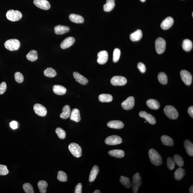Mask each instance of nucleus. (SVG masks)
Wrapping results in <instances>:
<instances>
[{
	"instance_id": "obj_20",
	"label": "nucleus",
	"mask_w": 193,
	"mask_h": 193,
	"mask_svg": "<svg viewBox=\"0 0 193 193\" xmlns=\"http://www.w3.org/2000/svg\"><path fill=\"white\" fill-rule=\"evenodd\" d=\"M74 78H75L76 81L82 85H86L88 83V79L84 77L81 74L77 72H74L73 73Z\"/></svg>"
},
{
	"instance_id": "obj_46",
	"label": "nucleus",
	"mask_w": 193,
	"mask_h": 193,
	"mask_svg": "<svg viewBox=\"0 0 193 193\" xmlns=\"http://www.w3.org/2000/svg\"><path fill=\"white\" fill-rule=\"evenodd\" d=\"M174 160L170 157H169L167 159V166L168 168L170 170H173L174 168L175 164Z\"/></svg>"
},
{
	"instance_id": "obj_27",
	"label": "nucleus",
	"mask_w": 193,
	"mask_h": 193,
	"mask_svg": "<svg viewBox=\"0 0 193 193\" xmlns=\"http://www.w3.org/2000/svg\"><path fill=\"white\" fill-rule=\"evenodd\" d=\"M69 19L73 22L76 23H82L84 21L83 18L78 14H71L69 16Z\"/></svg>"
},
{
	"instance_id": "obj_43",
	"label": "nucleus",
	"mask_w": 193,
	"mask_h": 193,
	"mask_svg": "<svg viewBox=\"0 0 193 193\" xmlns=\"http://www.w3.org/2000/svg\"><path fill=\"white\" fill-rule=\"evenodd\" d=\"M55 132L58 137L60 139H64L66 137V133L64 130L60 127H58L56 129Z\"/></svg>"
},
{
	"instance_id": "obj_51",
	"label": "nucleus",
	"mask_w": 193,
	"mask_h": 193,
	"mask_svg": "<svg viewBox=\"0 0 193 193\" xmlns=\"http://www.w3.org/2000/svg\"><path fill=\"white\" fill-rule=\"evenodd\" d=\"M10 125L11 128L13 129H16L18 128V123L16 121H13L10 123Z\"/></svg>"
},
{
	"instance_id": "obj_39",
	"label": "nucleus",
	"mask_w": 193,
	"mask_h": 193,
	"mask_svg": "<svg viewBox=\"0 0 193 193\" xmlns=\"http://www.w3.org/2000/svg\"><path fill=\"white\" fill-rule=\"evenodd\" d=\"M174 160L175 163L180 167H183L184 165V161L183 158L179 155L174 154Z\"/></svg>"
},
{
	"instance_id": "obj_40",
	"label": "nucleus",
	"mask_w": 193,
	"mask_h": 193,
	"mask_svg": "<svg viewBox=\"0 0 193 193\" xmlns=\"http://www.w3.org/2000/svg\"><path fill=\"white\" fill-rule=\"evenodd\" d=\"M158 79L160 82L163 85H166L168 82L166 74L163 72H160L158 75Z\"/></svg>"
},
{
	"instance_id": "obj_48",
	"label": "nucleus",
	"mask_w": 193,
	"mask_h": 193,
	"mask_svg": "<svg viewBox=\"0 0 193 193\" xmlns=\"http://www.w3.org/2000/svg\"><path fill=\"white\" fill-rule=\"evenodd\" d=\"M7 88L6 83L4 82H1L0 84V94H3L6 91Z\"/></svg>"
},
{
	"instance_id": "obj_18",
	"label": "nucleus",
	"mask_w": 193,
	"mask_h": 193,
	"mask_svg": "<svg viewBox=\"0 0 193 193\" xmlns=\"http://www.w3.org/2000/svg\"><path fill=\"white\" fill-rule=\"evenodd\" d=\"M54 33L57 35H61L69 32L70 28L68 26L61 25H57L54 27Z\"/></svg>"
},
{
	"instance_id": "obj_32",
	"label": "nucleus",
	"mask_w": 193,
	"mask_h": 193,
	"mask_svg": "<svg viewBox=\"0 0 193 193\" xmlns=\"http://www.w3.org/2000/svg\"><path fill=\"white\" fill-rule=\"evenodd\" d=\"M185 174V171L184 169L180 167V168L177 169L175 171L174 177L176 180H180L184 177Z\"/></svg>"
},
{
	"instance_id": "obj_33",
	"label": "nucleus",
	"mask_w": 193,
	"mask_h": 193,
	"mask_svg": "<svg viewBox=\"0 0 193 193\" xmlns=\"http://www.w3.org/2000/svg\"><path fill=\"white\" fill-rule=\"evenodd\" d=\"M37 185L40 193L47 192V188L48 186V185L46 181L41 180L38 182Z\"/></svg>"
},
{
	"instance_id": "obj_9",
	"label": "nucleus",
	"mask_w": 193,
	"mask_h": 193,
	"mask_svg": "<svg viewBox=\"0 0 193 193\" xmlns=\"http://www.w3.org/2000/svg\"><path fill=\"white\" fill-rule=\"evenodd\" d=\"M122 140L120 137L113 135L108 137L105 140V143L108 145H116L121 144Z\"/></svg>"
},
{
	"instance_id": "obj_5",
	"label": "nucleus",
	"mask_w": 193,
	"mask_h": 193,
	"mask_svg": "<svg viewBox=\"0 0 193 193\" xmlns=\"http://www.w3.org/2000/svg\"><path fill=\"white\" fill-rule=\"evenodd\" d=\"M68 149L71 153L75 157L79 158L82 156V148L77 144L70 143L68 145Z\"/></svg>"
},
{
	"instance_id": "obj_11",
	"label": "nucleus",
	"mask_w": 193,
	"mask_h": 193,
	"mask_svg": "<svg viewBox=\"0 0 193 193\" xmlns=\"http://www.w3.org/2000/svg\"><path fill=\"white\" fill-rule=\"evenodd\" d=\"M33 110L34 112L38 116L45 117L47 115V112L46 108L40 104L37 103L34 105Z\"/></svg>"
},
{
	"instance_id": "obj_47",
	"label": "nucleus",
	"mask_w": 193,
	"mask_h": 193,
	"mask_svg": "<svg viewBox=\"0 0 193 193\" xmlns=\"http://www.w3.org/2000/svg\"><path fill=\"white\" fill-rule=\"evenodd\" d=\"M9 173V171L6 166L0 165V176L6 175Z\"/></svg>"
},
{
	"instance_id": "obj_1",
	"label": "nucleus",
	"mask_w": 193,
	"mask_h": 193,
	"mask_svg": "<svg viewBox=\"0 0 193 193\" xmlns=\"http://www.w3.org/2000/svg\"><path fill=\"white\" fill-rule=\"evenodd\" d=\"M148 155L151 163L154 165L159 166L163 163L161 156L154 149H150L148 151Z\"/></svg>"
},
{
	"instance_id": "obj_22",
	"label": "nucleus",
	"mask_w": 193,
	"mask_h": 193,
	"mask_svg": "<svg viewBox=\"0 0 193 193\" xmlns=\"http://www.w3.org/2000/svg\"><path fill=\"white\" fill-rule=\"evenodd\" d=\"M53 90L54 94L58 95H63L66 92V89L64 87L61 85H54Z\"/></svg>"
},
{
	"instance_id": "obj_19",
	"label": "nucleus",
	"mask_w": 193,
	"mask_h": 193,
	"mask_svg": "<svg viewBox=\"0 0 193 193\" xmlns=\"http://www.w3.org/2000/svg\"><path fill=\"white\" fill-rule=\"evenodd\" d=\"M108 127L110 128L121 129L124 126V124L121 121H118V120H114L108 122L107 124Z\"/></svg>"
},
{
	"instance_id": "obj_56",
	"label": "nucleus",
	"mask_w": 193,
	"mask_h": 193,
	"mask_svg": "<svg viewBox=\"0 0 193 193\" xmlns=\"http://www.w3.org/2000/svg\"><path fill=\"white\" fill-rule=\"evenodd\" d=\"M192 17H193V13H192Z\"/></svg>"
},
{
	"instance_id": "obj_6",
	"label": "nucleus",
	"mask_w": 193,
	"mask_h": 193,
	"mask_svg": "<svg viewBox=\"0 0 193 193\" xmlns=\"http://www.w3.org/2000/svg\"><path fill=\"white\" fill-rule=\"evenodd\" d=\"M166 47V42L164 39L162 38H158L155 42V48L157 53L158 54L163 53L165 52Z\"/></svg>"
},
{
	"instance_id": "obj_29",
	"label": "nucleus",
	"mask_w": 193,
	"mask_h": 193,
	"mask_svg": "<svg viewBox=\"0 0 193 193\" xmlns=\"http://www.w3.org/2000/svg\"><path fill=\"white\" fill-rule=\"evenodd\" d=\"M110 156L117 158H122L125 156V152L123 150H114L110 151L108 152Z\"/></svg>"
},
{
	"instance_id": "obj_24",
	"label": "nucleus",
	"mask_w": 193,
	"mask_h": 193,
	"mask_svg": "<svg viewBox=\"0 0 193 193\" xmlns=\"http://www.w3.org/2000/svg\"><path fill=\"white\" fill-rule=\"evenodd\" d=\"M143 37V33L141 30H138L131 34L130 36L131 41L135 42L139 41Z\"/></svg>"
},
{
	"instance_id": "obj_3",
	"label": "nucleus",
	"mask_w": 193,
	"mask_h": 193,
	"mask_svg": "<svg viewBox=\"0 0 193 193\" xmlns=\"http://www.w3.org/2000/svg\"><path fill=\"white\" fill-rule=\"evenodd\" d=\"M164 112L167 117L172 120L177 119L178 114L177 110L172 105H167L164 109Z\"/></svg>"
},
{
	"instance_id": "obj_13",
	"label": "nucleus",
	"mask_w": 193,
	"mask_h": 193,
	"mask_svg": "<svg viewBox=\"0 0 193 193\" xmlns=\"http://www.w3.org/2000/svg\"><path fill=\"white\" fill-rule=\"evenodd\" d=\"M33 3L38 8L47 10L50 8V3L47 0H34Z\"/></svg>"
},
{
	"instance_id": "obj_34",
	"label": "nucleus",
	"mask_w": 193,
	"mask_h": 193,
	"mask_svg": "<svg viewBox=\"0 0 193 193\" xmlns=\"http://www.w3.org/2000/svg\"><path fill=\"white\" fill-rule=\"evenodd\" d=\"M27 59L31 62H34L38 59V53L37 51L32 50L27 54L26 56Z\"/></svg>"
},
{
	"instance_id": "obj_42",
	"label": "nucleus",
	"mask_w": 193,
	"mask_h": 193,
	"mask_svg": "<svg viewBox=\"0 0 193 193\" xmlns=\"http://www.w3.org/2000/svg\"><path fill=\"white\" fill-rule=\"evenodd\" d=\"M24 191L26 193H34V191L33 187L30 183H26L24 184L23 185Z\"/></svg>"
},
{
	"instance_id": "obj_12",
	"label": "nucleus",
	"mask_w": 193,
	"mask_h": 193,
	"mask_svg": "<svg viewBox=\"0 0 193 193\" xmlns=\"http://www.w3.org/2000/svg\"><path fill=\"white\" fill-rule=\"evenodd\" d=\"M134 105V98L133 96H129L121 104L122 107L125 110H130L133 108Z\"/></svg>"
},
{
	"instance_id": "obj_49",
	"label": "nucleus",
	"mask_w": 193,
	"mask_h": 193,
	"mask_svg": "<svg viewBox=\"0 0 193 193\" xmlns=\"http://www.w3.org/2000/svg\"><path fill=\"white\" fill-rule=\"evenodd\" d=\"M137 67L142 73H144L146 71V67L144 64L142 62H139L138 64Z\"/></svg>"
},
{
	"instance_id": "obj_14",
	"label": "nucleus",
	"mask_w": 193,
	"mask_h": 193,
	"mask_svg": "<svg viewBox=\"0 0 193 193\" xmlns=\"http://www.w3.org/2000/svg\"><path fill=\"white\" fill-rule=\"evenodd\" d=\"M97 62L100 65H104L108 61V53L106 51L102 50L98 53L97 55Z\"/></svg>"
},
{
	"instance_id": "obj_21",
	"label": "nucleus",
	"mask_w": 193,
	"mask_h": 193,
	"mask_svg": "<svg viewBox=\"0 0 193 193\" xmlns=\"http://www.w3.org/2000/svg\"><path fill=\"white\" fill-rule=\"evenodd\" d=\"M70 118L71 120L78 122L81 120V118L80 116V112L78 109H73L71 113Z\"/></svg>"
},
{
	"instance_id": "obj_44",
	"label": "nucleus",
	"mask_w": 193,
	"mask_h": 193,
	"mask_svg": "<svg viewBox=\"0 0 193 193\" xmlns=\"http://www.w3.org/2000/svg\"><path fill=\"white\" fill-rule=\"evenodd\" d=\"M121 55V51L119 49L115 48L114 49L113 53V61L114 62L116 63L119 60Z\"/></svg>"
},
{
	"instance_id": "obj_54",
	"label": "nucleus",
	"mask_w": 193,
	"mask_h": 193,
	"mask_svg": "<svg viewBox=\"0 0 193 193\" xmlns=\"http://www.w3.org/2000/svg\"><path fill=\"white\" fill-rule=\"evenodd\" d=\"M101 193V192H100V191L98 190H96L95 191H94V192H93V193Z\"/></svg>"
},
{
	"instance_id": "obj_17",
	"label": "nucleus",
	"mask_w": 193,
	"mask_h": 193,
	"mask_svg": "<svg viewBox=\"0 0 193 193\" xmlns=\"http://www.w3.org/2000/svg\"><path fill=\"white\" fill-rule=\"evenodd\" d=\"M75 41V39L73 37H67L62 42L60 45V47L62 49L68 48L73 44Z\"/></svg>"
},
{
	"instance_id": "obj_10",
	"label": "nucleus",
	"mask_w": 193,
	"mask_h": 193,
	"mask_svg": "<svg viewBox=\"0 0 193 193\" xmlns=\"http://www.w3.org/2000/svg\"><path fill=\"white\" fill-rule=\"evenodd\" d=\"M180 76L182 80L186 85H191L192 82V76L190 72L185 70H182L180 72Z\"/></svg>"
},
{
	"instance_id": "obj_2",
	"label": "nucleus",
	"mask_w": 193,
	"mask_h": 193,
	"mask_svg": "<svg viewBox=\"0 0 193 193\" xmlns=\"http://www.w3.org/2000/svg\"><path fill=\"white\" fill-rule=\"evenodd\" d=\"M21 45L19 40L16 39H10L5 42L4 46L7 50L13 51L17 50L19 48Z\"/></svg>"
},
{
	"instance_id": "obj_8",
	"label": "nucleus",
	"mask_w": 193,
	"mask_h": 193,
	"mask_svg": "<svg viewBox=\"0 0 193 193\" xmlns=\"http://www.w3.org/2000/svg\"><path fill=\"white\" fill-rule=\"evenodd\" d=\"M127 82L126 78L123 76H115L111 80V83L114 86H123Z\"/></svg>"
},
{
	"instance_id": "obj_52",
	"label": "nucleus",
	"mask_w": 193,
	"mask_h": 193,
	"mask_svg": "<svg viewBox=\"0 0 193 193\" xmlns=\"http://www.w3.org/2000/svg\"><path fill=\"white\" fill-rule=\"evenodd\" d=\"M188 113L191 117H193V107L191 106L188 108Z\"/></svg>"
},
{
	"instance_id": "obj_35",
	"label": "nucleus",
	"mask_w": 193,
	"mask_h": 193,
	"mask_svg": "<svg viewBox=\"0 0 193 193\" xmlns=\"http://www.w3.org/2000/svg\"><path fill=\"white\" fill-rule=\"evenodd\" d=\"M98 99L102 102H110L112 101L113 97L110 94H102L99 96Z\"/></svg>"
},
{
	"instance_id": "obj_50",
	"label": "nucleus",
	"mask_w": 193,
	"mask_h": 193,
	"mask_svg": "<svg viewBox=\"0 0 193 193\" xmlns=\"http://www.w3.org/2000/svg\"><path fill=\"white\" fill-rule=\"evenodd\" d=\"M74 193H82V185L81 183H78V184L76 185L75 187V190H74Z\"/></svg>"
},
{
	"instance_id": "obj_4",
	"label": "nucleus",
	"mask_w": 193,
	"mask_h": 193,
	"mask_svg": "<svg viewBox=\"0 0 193 193\" xmlns=\"http://www.w3.org/2000/svg\"><path fill=\"white\" fill-rule=\"evenodd\" d=\"M6 16L7 19L12 22L19 21L22 17V14L19 11L12 10H9Z\"/></svg>"
},
{
	"instance_id": "obj_16",
	"label": "nucleus",
	"mask_w": 193,
	"mask_h": 193,
	"mask_svg": "<svg viewBox=\"0 0 193 193\" xmlns=\"http://www.w3.org/2000/svg\"><path fill=\"white\" fill-rule=\"evenodd\" d=\"M174 23V20L172 17H167L162 22L161 24V28L163 30H168L172 27Z\"/></svg>"
},
{
	"instance_id": "obj_55",
	"label": "nucleus",
	"mask_w": 193,
	"mask_h": 193,
	"mask_svg": "<svg viewBox=\"0 0 193 193\" xmlns=\"http://www.w3.org/2000/svg\"><path fill=\"white\" fill-rule=\"evenodd\" d=\"M140 1H141L142 2H145V0H140Z\"/></svg>"
},
{
	"instance_id": "obj_45",
	"label": "nucleus",
	"mask_w": 193,
	"mask_h": 193,
	"mask_svg": "<svg viewBox=\"0 0 193 193\" xmlns=\"http://www.w3.org/2000/svg\"><path fill=\"white\" fill-rule=\"evenodd\" d=\"M15 81L18 83H22L24 81V76L22 74L19 72H16L14 74Z\"/></svg>"
},
{
	"instance_id": "obj_30",
	"label": "nucleus",
	"mask_w": 193,
	"mask_h": 193,
	"mask_svg": "<svg viewBox=\"0 0 193 193\" xmlns=\"http://www.w3.org/2000/svg\"><path fill=\"white\" fill-rule=\"evenodd\" d=\"M114 1V0H107L106 3L103 5V9L105 11H111L115 6Z\"/></svg>"
},
{
	"instance_id": "obj_23",
	"label": "nucleus",
	"mask_w": 193,
	"mask_h": 193,
	"mask_svg": "<svg viewBox=\"0 0 193 193\" xmlns=\"http://www.w3.org/2000/svg\"><path fill=\"white\" fill-rule=\"evenodd\" d=\"M99 171V167L95 165L93 167L92 170L91 171L90 176H89V181L91 183L95 180Z\"/></svg>"
},
{
	"instance_id": "obj_25",
	"label": "nucleus",
	"mask_w": 193,
	"mask_h": 193,
	"mask_svg": "<svg viewBox=\"0 0 193 193\" xmlns=\"http://www.w3.org/2000/svg\"><path fill=\"white\" fill-rule=\"evenodd\" d=\"M146 104L149 108L152 109V110H158L160 107L159 103L156 100L154 99L148 100L147 101Z\"/></svg>"
},
{
	"instance_id": "obj_28",
	"label": "nucleus",
	"mask_w": 193,
	"mask_h": 193,
	"mask_svg": "<svg viewBox=\"0 0 193 193\" xmlns=\"http://www.w3.org/2000/svg\"><path fill=\"white\" fill-rule=\"evenodd\" d=\"M71 109L68 105H65L62 109V112L60 114V117L63 119H67L70 117Z\"/></svg>"
},
{
	"instance_id": "obj_53",
	"label": "nucleus",
	"mask_w": 193,
	"mask_h": 193,
	"mask_svg": "<svg viewBox=\"0 0 193 193\" xmlns=\"http://www.w3.org/2000/svg\"><path fill=\"white\" fill-rule=\"evenodd\" d=\"M193 186L192 185L190 187V189H189V192L191 193H193Z\"/></svg>"
},
{
	"instance_id": "obj_41",
	"label": "nucleus",
	"mask_w": 193,
	"mask_h": 193,
	"mask_svg": "<svg viewBox=\"0 0 193 193\" xmlns=\"http://www.w3.org/2000/svg\"><path fill=\"white\" fill-rule=\"evenodd\" d=\"M57 178L59 181L65 182L67 180V176L66 173L63 171H60L58 173Z\"/></svg>"
},
{
	"instance_id": "obj_31",
	"label": "nucleus",
	"mask_w": 193,
	"mask_h": 193,
	"mask_svg": "<svg viewBox=\"0 0 193 193\" xmlns=\"http://www.w3.org/2000/svg\"><path fill=\"white\" fill-rule=\"evenodd\" d=\"M161 140L164 145L167 146H172L174 145L173 140L170 137L163 135L161 137Z\"/></svg>"
},
{
	"instance_id": "obj_37",
	"label": "nucleus",
	"mask_w": 193,
	"mask_h": 193,
	"mask_svg": "<svg viewBox=\"0 0 193 193\" xmlns=\"http://www.w3.org/2000/svg\"><path fill=\"white\" fill-rule=\"evenodd\" d=\"M193 47L192 41L189 39H185L183 42V48L184 50L186 52L190 51Z\"/></svg>"
},
{
	"instance_id": "obj_36",
	"label": "nucleus",
	"mask_w": 193,
	"mask_h": 193,
	"mask_svg": "<svg viewBox=\"0 0 193 193\" xmlns=\"http://www.w3.org/2000/svg\"><path fill=\"white\" fill-rule=\"evenodd\" d=\"M44 74L47 77L53 78L55 77L57 73L55 70L50 67H49L44 71Z\"/></svg>"
},
{
	"instance_id": "obj_15",
	"label": "nucleus",
	"mask_w": 193,
	"mask_h": 193,
	"mask_svg": "<svg viewBox=\"0 0 193 193\" xmlns=\"http://www.w3.org/2000/svg\"><path fill=\"white\" fill-rule=\"evenodd\" d=\"M139 116L140 117L145 118L151 124L154 125L156 123V120L154 117L144 111L140 112L139 113Z\"/></svg>"
},
{
	"instance_id": "obj_7",
	"label": "nucleus",
	"mask_w": 193,
	"mask_h": 193,
	"mask_svg": "<svg viewBox=\"0 0 193 193\" xmlns=\"http://www.w3.org/2000/svg\"><path fill=\"white\" fill-rule=\"evenodd\" d=\"M142 185L141 177L138 173L134 174L133 177L132 181V188L133 192L134 193L138 192V189Z\"/></svg>"
},
{
	"instance_id": "obj_38",
	"label": "nucleus",
	"mask_w": 193,
	"mask_h": 193,
	"mask_svg": "<svg viewBox=\"0 0 193 193\" xmlns=\"http://www.w3.org/2000/svg\"><path fill=\"white\" fill-rule=\"evenodd\" d=\"M120 181L124 186L127 189H130L131 186V184L130 179L126 177L121 176L120 177Z\"/></svg>"
},
{
	"instance_id": "obj_57",
	"label": "nucleus",
	"mask_w": 193,
	"mask_h": 193,
	"mask_svg": "<svg viewBox=\"0 0 193 193\" xmlns=\"http://www.w3.org/2000/svg\"><path fill=\"white\" fill-rule=\"evenodd\" d=\"M146 122H147V121H145V123H146Z\"/></svg>"
},
{
	"instance_id": "obj_26",
	"label": "nucleus",
	"mask_w": 193,
	"mask_h": 193,
	"mask_svg": "<svg viewBox=\"0 0 193 193\" xmlns=\"http://www.w3.org/2000/svg\"><path fill=\"white\" fill-rule=\"evenodd\" d=\"M185 148L187 153L189 156H193V144L189 140H186L184 143Z\"/></svg>"
}]
</instances>
